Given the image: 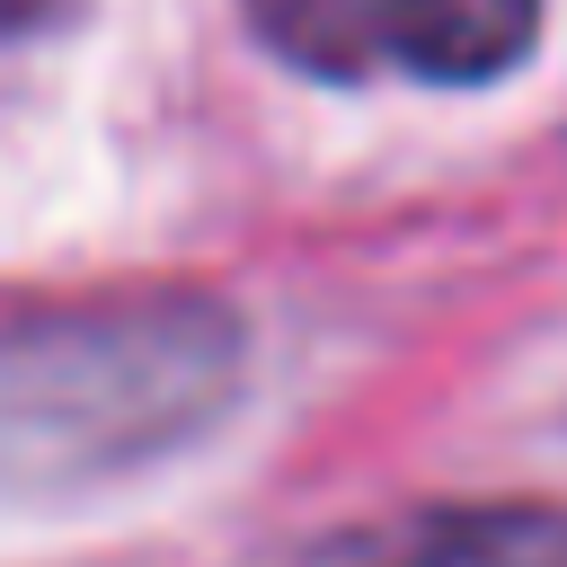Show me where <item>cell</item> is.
Here are the masks:
<instances>
[{"mask_svg": "<svg viewBox=\"0 0 567 567\" xmlns=\"http://www.w3.org/2000/svg\"><path fill=\"white\" fill-rule=\"evenodd\" d=\"M248 27L319 80H354L381 71V35H390V0H239Z\"/></svg>", "mask_w": 567, "mask_h": 567, "instance_id": "277c9868", "label": "cell"}, {"mask_svg": "<svg viewBox=\"0 0 567 567\" xmlns=\"http://www.w3.org/2000/svg\"><path fill=\"white\" fill-rule=\"evenodd\" d=\"M248 381V328L204 292L0 319V487H80L204 434Z\"/></svg>", "mask_w": 567, "mask_h": 567, "instance_id": "6da1fadb", "label": "cell"}, {"mask_svg": "<svg viewBox=\"0 0 567 567\" xmlns=\"http://www.w3.org/2000/svg\"><path fill=\"white\" fill-rule=\"evenodd\" d=\"M292 567H567V505H408L354 532H328Z\"/></svg>", "mask_w": 567, "mask_h": 567, "instance_id": "7a4b0ae2", "label": "cell"}, {"mask_svg": "<svg viewBox=\"0 0 567 567\" xmlns=\"http://www.w3.org/2000/svg\"><path fill=\"white\" fill-rule=\"evenodd\" d=\"M62 0H0V35H27L35 18H53Z\"/></svg>", "mask_w": 567, "mask_h": 567, "instance_id": "5b68a950", "label": "cell"}, {"mask_svg": "<svg viewBox=\"0 0 567 567\" xmlns=\"http://www.w3.org/2000/svg\"><path fill=\"white\" fill-rule=\"evenodd\" d=\"M540 35V0H390L381 62L434 89H478L505 80Z\"/></svg>", "mask_w": 567, "mask_h": 567, "instance_id": "3957f363", "label": "cell"}]
</instances>
